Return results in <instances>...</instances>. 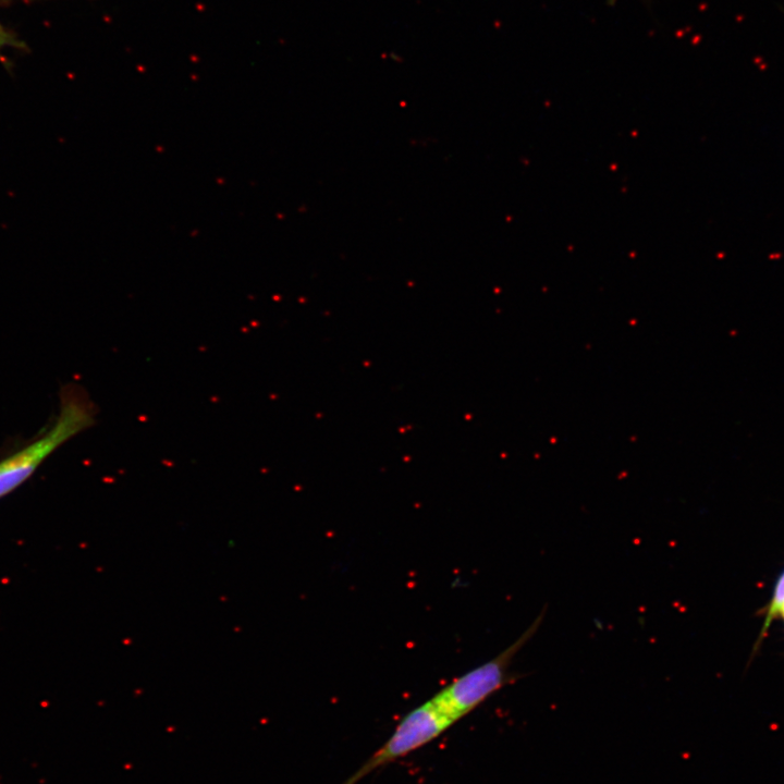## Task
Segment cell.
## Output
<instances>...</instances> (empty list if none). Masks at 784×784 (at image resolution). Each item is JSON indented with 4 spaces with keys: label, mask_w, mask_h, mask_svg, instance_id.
Returning a JSON list of instances; mask_svg holds the SVG:
<instances>
[{
    "label": "cell",
    "mask_w": 784,
    "mask_h": 784,
    "mask_svg": "<svg viewBox=\"0 0 784 784\" xmlns=\"http://www.w3.org/2000/svg\"><path fill=\"white\" fill-rule=\"evenodd\" d=\"M780 616H782V617H783V620H784V607H783V609H782V611H781V614H780Z\"/></svg>",
    "instance_id": "obj_6"
},
{
    "label": "cell",
    "mask_w": 784,
    "mask_h": 784,
    "mask_svg": "<svg viewBox=\"0 0 784 784\" xmlns=\"http://www.w3.org/2000/svg\"><path fill=\"white\" fill-rule=\"evenodd\" d=\"M546 612V608H543L529 627L506 649L493 659L453 679L431 699L456 722L502 687L515 682L517 676L510 671L513 659L536 635Z\"/></svg>",
    "instance_id": "obj_2"
},
{
    "label": "cell",
    "mask_w": 784,
    "mask_h": 784,
    "mask_svg": "<svg viewBox=\"0 0 784 784\" xmlns=\"http://www.w3.org/2000/svg\"><path fill=\"white\" fill-rule=\"evenodd\" d=\"M454 723L432 699L421 703L400 721L383 746L342 784H357L376 769L430 743Z\"/></svg>",
    "instance_id": "obj_3"
},
{
    "label": "cell",
    "mask_w": 784,
    "mask_h": 784,
    "mask_svg": "<svg viewBox=\"0 0 784 784\" xmlns=\"http://www.w3.org/2000/svg\"><path fill=\"white\" fill-rule=\"evenodd\" d=\"M783 607H784V571L779 576V578L775 583V586H774L773 595L770 599L769 604L767 605L764 621H763L761 630L758 636V641L755 645L754 652L761 645V642H762L763 638L765 637L774 618L780 616Z\"/></svg>",
    "instance_id": "obj_4"
},
{
    "label": "cell",
    "mask_w": 784,
    "mask_h": 784,
    "mask_svg": "<svg viewBox=\"0 0 784 784\" xmlns=\"http://www.w3.org/2000/svg\"><path fill=\"white\" fill-rule=\"evenodd\" d=\"M5 47H21L14 35L0 25V50Z\"/></svg>",
    "instance_id": "obj_5"
},
{
    "label": "cell",
    "mask_w": 784,
    "mask_h": 784,
    "mask_svg": "<svg viewBox=\"0 0 784 784\" xmlns=\"http://www.w3.org/2000/svg\"><path fill=\"white\" fill-rule=\"evenodd\" d=\"M96 422V407L76 385L61 392L60 408L49 428L0 461V498L12 492L56 450Z\"/></svg>",
    "instance_id": "obj_1"
}]
</instances>
